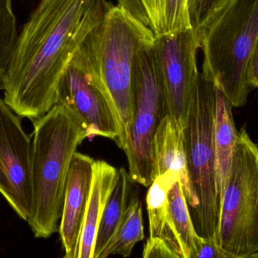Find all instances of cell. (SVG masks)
I'll return each instance as SVG.
<instances>
[{
  "mask_svg": "<svg viewBox=\"0 0 258 258\" xmlns=\"http://www.w3.org/2000/svg\"><path fill=\"white\" fill-rule=\"evenodd\" d=\"M112 5L107 0H40L17 38L5 76L4 101L16 115L34 121L56 104L65 69Z\"/></svg>",
  "mask_w": 258,
  "mask_h": 258,
  "instance_id": "6da1fadb",
  "label": "cell"
},
{
  "mask_svg": "<svg viewBox=\"0 0 258 258\" xmlns=\"http://www.w3.org/2000/svg\"><path fill=\"white\" fill-rule=\"evenodd\" d=\"M154 39L150 27L113 4L72 59L107 98L119 127L116 143L125 154L132 143L135 61L138 51L153 45Z\"/></svg>",
  "mask_w": 258,
  "mask_h": 258,
  "instance_id": "7a4b0ae2",
  "label": "cell"
},
{
  "mask_svg": "<svg viewBox=\"0 0 258 258\" xmlns=\"http://www.w3.org/2000/svg\"><path fill=\"white\" fill-rule=\"evenodd\" d=\"M31 153V210L27 222L36 238L59 230L71 159L89 133L68 106L55 104L33 121Z\"/></svg>",
  "mask_w": 258,
  "mask_h": 258,
  "instance_id": "3957f363",
  "label": "cell"
},
{
  "mask_svg": "<svg viewBox=\"0 0 258 258\" xmlns=\"http://www.w3.org/2000/svg\"><path fill=\"white\" fill-rule=\"evenodd\" d=\"M203 77L221 87L232 106L246 102L247 68L258 38V0H228L198 30Z\"/></svg>",
  "mask_w": 258,
  "mask_h": 258,
  "instance_id": "277c9868",
  "label": "cell"
},
{
  "mask_svg": "<svg viewBox=\"0 0 258 258\" xmlns=\"http://www.w3.org/2000/svg\"><path fill=\"white\" fill-rule=\"evenodd\" d=\"M216 242L227 258L258 254V147L245 130L221 195Z\"/></svg>",
  "mask_w": 258,
  "mask_h": 258,
  "instance_id": "5b68a950",
  "label": "cell"
},
{
  "mask_svg": "<svg viewBox=\"0 0 258 258\" xmlns=\"http://www.w3.org/2000/svg\"><path fill=\"white\" fill-rule=\"evenodd\" d=\"M214 111L215 82L200 74L184 128L189 178L199 202L191 216L200 236L216 241L219 199L215 175Z\"/></svg>",
  "mask_w": 258,
  "mask_h": 258,
  "instance_id": "8992f818",
  "label": "cell"
},
{
  "mask_svg": "<svg viewBox=\"0 0 258 258\" xmlns=\"http://www.w3.org/2000/svg\"><path fill=\"white\" fill-rule=\"evenodd\" d=\"M152 46L140 50L135 61L132 143L125 154L131 179L144 187L155 180V134L168 114Z\"/></svg>",
  "mask_w": 258,
  "mask_h": 258,
  "instance_id": "52a82bcc",
  "label": "cell"
},
{
  "mask_svg": "<svg viewBox=\"0 0 258 258\" xmlns=\"http://www.w3.org/2000/svg\"><path fill=\"white\" fill-rule=\"evenodd\" d=\"M200 48V33L194 27L155 36L152 46L168 115L183 129L200 82L197 53Z\"/></svg>",
  "mask_w": 258,
  "mask_h": 258,
  "instance_id": "ba28073f",
  "label": "cell"
},
{
  "mask_svg": "<svg viewBox=\"0 0 258 258\" xmlns=\"http://www.w3.org/2000/svg\"><path fill=\"white\" fill-rule=\"evenodd\" d=\"M31 153L19 118L0 98V193L26 221L31 210Z\"/></svg>",
  "mask_w": 258,
  "mask_h": 258,
  "instance_id": "9c48e42d",
  "label": "cell"
},
{
  "mask_svg": "<svg viewBox=\"0 0 258 258\" xmlns=\"http://www.w3.org/2000/svg\"><path fill=\"white\" fill-rule=\"evenodd\" d=\"M56 104L68 106L80 117L89 138L99 136L117 142L119 127L107 98L87 73L72 60L59 81Z\"/></svg>",
  "mask_w": 258,
  "mask_h": 258,
  "instance_id": "30bf717a",
  "label": "cell"
},
{
  "mask_svg": "<svg viewBox=\"0 0 258 258\" xmlns=\"http://www.w3.org/2000/svg\"><path fill=\"white\" fill-rule=\"evenodd\" d=\"M95 161L77 151L71 159L58 230L65 258H78Z\"/></svg>",
  "mask_w": 258,
  "mask_h": 258,
  "instance_id": "8fae6325",
  "label": "cell"
},
{
  "mask_svg": "<svg viewBox=\"0 0 258 258\" xmlns=\"http://www.w3.org/2000/svg\"><path fill=\"white\" fill-rule=\"evenodd\" d=\"M153 156L155 178L167 171L177 174L194 213L199 202L189 178L184 129L168 114L161 121L155 134Z\"/></svg>",
  "mask_w": 258,
  "mask_h": 258,
  "instance_id": "7c38bea8",
  "label": "cell"
},
{
  "mask_svg": "<svg viewBox=\"0 0 258 258\" xmlns=\"http://www.w3.org/2000/svg\"><path fill=\"white\" fill-rule=\"evenodd\" d=\"M118 169L107 162L95 160L90 194L85 215L78 258H93L95 239L109 197L117 180Z\"/></svg>",
  "mask_w": 258,
  "mask_h": 258,
  "instance_id": "4fadbf2b",
  "label": "cell"
},
{
  "mask_svg": "<svg viewBox=\"0 0 258 258\" xmlns=\"http://www.w3.org/2000/svg\"><path fill=\"white\" fill-rule=\"evenodd\" d=\"M232 106L222 89L215 83L213 141L215 156V175L218 199L230 173L238 132L233 121Z\"/></svg>",
  "mask_w": 258,
  "mask_h": 258,
  "instance_id": "5bb4252c",
  "label": "cell"
},
{
  "mask_svg": "<svg viewBox=\"0 0 258 258\" xmlns=\"http://www.w3.org/2000/svg\"><path fill=\"white\" fill-rule=\"evenodd\" d=\"M178 180H180L178 176L171 171H167L156 177L148 187L146 204L149 217L150 237L164 239L180 258H184L173 224L168 198V192Z\"/></svg>",
  "mask_w": 258,
  "mask_h": 258,
  "instance_id": "9a60e30c",
  "label": "cell"
},
{
  "mask_svg": "<svg viewBox=\"0 0 258 258\" xmlns=\"http://www.w3.org/2000/svg\"><path fill=\"white\" fill-rule=\"evenodd\" d=\"M135 189L128 171L118 169L117 180L109 197L100 221L95 239L93 258H100L120 228Z\"/></svg>",
  "mask_w": 258,
  "mask_h": 258,
  "instance_id": "2e32d148",
  "label": "cell"
},
{
  "mask_svg": "<svg viewBox=\"0 0 258 258\" xmlns=\"http://www.w3.org/2000/svg\"><path fill=\"white\" fill-rule=\"evenodd\" d=\"M155 36L192 28L189 0H141Z\"/></svg>",
  "mask_w": 258,
  "mask_h": 258,
  "instance_id": "e0dca14e",
  "label": "cell"
},
{
  "mask_svg": "<svg viewBox=\"0 0 258 258\" xmlns=\"http://www.w3.org/2000/svg\"><path fill=\"white\" fill-rule=\"evenodd\" d=\"M144 239L142 201L140 200L137 189L132 195L120 228L100 258L116 254L123 257H130L134 247Z\"/></svg>",
  "mask_w": 258,
  "mask_h": 258,
  "instance_id": "ac0fdd59",
  "label": "cell"
},
{
  "mask_svg": "<svg viewBox=\"0 0 258 258\" xmlns=\"http://www.w3.org/2000/svg\"><path fill=\"white\" fill-rule=\"evenodd\" d=\"M168 198L173 224L183 250V257L194 258L202 236L196 230L180 180L170 189Z\"/></svg>",
  "mask_w": 258,
  "mask_h": 258,
  "instance_id": "d6986e66",
  "label": "cell"
},
{
  "mask_svg": "<svg viewBox=\"0 0 258 258\" xmlns=\"http://www.w3.org/2000/svg\"><path fill=\"white\" fill-rule=\"evenodd\" d=\"M16 18L12 0H0V90L3 89L5 76L16 43Z\"/></svg>",
  "mask_w": 258,
  "mask_h": 258,
  "instance_id": "ffe728a7",
  "label": "cell"
},
{
  "mask_svg": "<svg viewBox=\"0 0 258 258\" xmlns=\"http://www.w3.org/2000/svg\"><path fill=\"white\" fill-rule=\"evenodd\" d=\"M228 0H189V17L192 27L198 30Z\"/></svg>",
  "mask_w": 258,
  "mask_h": 258,
  "instance_id": "44dd1931",
  "label": "cell"
},
{
  "mask_svg": "<svg viewBox=\"0 0 258 258\" xmlns=\"http://www.w3.org/2000/svg\"><path fill=\"white\" fill-rule=\"evenodd\" d=\"M144 258H180L171 245L160 238L149 237L143 250Z\"/></svg>",
  "mask_w": 258,
  "mask_h": 258,
  "instance_id": "7402d4cb",
  "label": "cell"
},
{
  "mask_svg": "<svg viewBox=\"0 0 258 258\" xmlns=\"http://www.w3.org/2000/svg\"><path fill=\"white\" fill-rule=\"evenodd\" d=\"M194 258H227L216 241L202 237L197 244Z\"/></svg>",
  "mask_w": 258,
  "mask_h": 258,
  "instance_id": "603a6c76",
  "label": "cell"
},
{
  "mask_svg": "<svg viewBox=\"0 0 258 258\" xmlns=\"http://www.w3.org/2000/svg\"><path fill=\"white\" fill-rule=\"evenodd\" d=\"M118 6L130 14L135 19L150 27L148 17L141 0H118Z\"/></svg>",
  "mask_w": 258,
  "mask_h": 258,
  "instance_id": "cb8c5ba5",
  "label": "cell"
},
{
  "mask_svg": "<svg viewBox=\"0 0 258 258\" xmlns=\"http://www.w3.org/2000/svg\"><path fill=\"white\" fill-rule=\"evenodd\" d=\"M247 74L251 86L258 87V38L248 61Z\"/></svg>",
  "mask_w": 258,
  "mask_h": 258,
  "instance_id": "d4e9b609",
  "label": "cell"
},
{
  "mask_svg": "<svg viewBox=\"0 0 258 258\" xmlns=\"http://www.w3.org/2000/svg\"><path fill=\"white\" fill-rule=\"evenodd\" d=\"M253 257H254V258H258V254H255V255L253 256Z\"/></svg>",
  "mask_w": 258,
  "mask_h": 258,
  "instance_id": "484cf974",
  "label": "cell"
}]
</instances>
